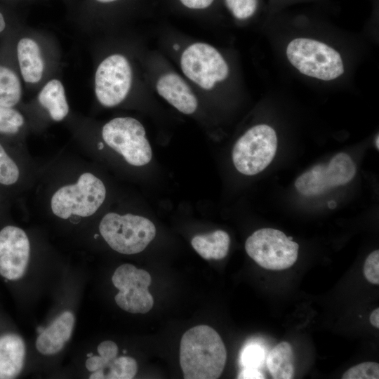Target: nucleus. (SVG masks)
Instances as JSON below:
<instances>
[{
	"label": "nucleus",
	"instance_id": "obj_1",
	"mask_svg": "<svg viewBox=\"0 0 379 379\" xmlns=\"http://www.w3.org/2000/svg\"><path fill=\"white\" fill-rule=\"evenodd\" d=\"M51 164L41 187V208L56 219L77 222L88 219L104 206L107 189L102 178L86 161Z\"/></svg>",
	"mask_w": 379,
	"mask_h": 379
},
{
	"label": "nucleus",
	"instance_id": "obj_2",
	"mask_svg": "<svg viewBox=\"0 0 379 379\" xmlns=\"http://www.w3.org/2000/svg\"><path fill=\"white\" fill-rule=\"evenodd\" d=\"M13 50L27 92L36 93L59 73L62 54L58 41L51 33L21 24L15 32Z\"/></svg>",
	"mask_w": 379,
	"mask_h": 379
},
{
	"label": "nucleus",
	"instance_id": "obj_3",
	"mask_svg": "<svg viewBox=\"0 0 379 379\" xmlns=\"http://www.w3.org/2000/svg\"><path fill=\"white\" fill-rule=\"evenodd\" d=\"M226 359L223 341L211 327L199 325L183 334L180 346V364L184 378H218Z\"/></svg>",
	"mask_w": 379,
	"mask_h": 379
},
{
	"label": "nucleus",
	"instance_id": "obj_4",
	"mask_svg": "<svg viewBox=\"0 0 379 379\" xmlns=\"http://www.w3.org/2000/svg\"><path fill=\"white\" fill-rule=\"evenodd\" d=\"M96 148L108 147L128 165L141 167L150 162L152 150L143 125L131 117H114L100 128Z\"/></svg>",
	"mask_w": 379,
	"mask_h": 379
},
{
	"label": "nucleus",
	"instance_id": "obj_5",
	"mask_svg": "<svg viewBox=\"0 0 379 379\" xmlns=\"http://www.w3.org/2000/svg\"><path fill=\"white\" fill-rule=\"evenodd\" d=\"M98 230L112 250L126 255L142 251L156 235V227L150 220L131 213H105L99 222Z\"/></svg>",
	"mask_w": 379,
	"mask_h": 379
},
{
	"label": "nucleus",
	"instance_id": "obj_6",
	"mask_svg": "<svg viewBox=\"0 0 379 379\" xmlns=\"http://www.w3.org/2000/svg\"><path fill=\"white\" fill-rule=\"evenodd\" d=\"M134 73L129 58L121 52H112L98 61L93 76L96 100L104 107L122 104L133 88Z\"/></svg>",
	"mask_w": 379,
	"mask_h": 379
},
{
	"label": "nucleus",
	"instance_id": "obj_7",
	"mask_svg": "<svg viewBox=\"0 0 379 379\" xmlns=\"http://www.w3.org/2000/svg\"><path fill=\"white\" fill-rule=\"evenodd\" d=\"M286 55L294 67L310 77L331 81L344 73L340 53L317 40L307 38L292 40L287 46Z\"/></svg>",
	"mask_w": 379,
	"mask_h": 379
},
{
	"label": "nucleus",
	"instance_id": "obj_8",
	"mask_svg": "<svg viewBox=\"0 0 379 379\" xmlns=\"http://www.w3.org/2000/svg\"><path fill=\"white\" fill-rule=\"evenodd\" d=\"M277 148L275 131L266 124L256 125L249 128L234 144L232 161L239 173L254 175L271 163Z\"/></svg>",
	"mask_w": 379,
	"mask_h": 379
},
{
	"label": "nucleus",
	"instance_id": "obj_9",
	"mask_svg": "<svg viewBox=\"0 0 379 379\" xmlns=\"http://www.w3.org/2000/svg\"><path fill=\"white\" fill-rule=\"evenodd\" d=\"M298 248L292 237L273 228L256 230L245 243L247 254L260 267L271 270L291 267L297 260Z\"/></svg>",
	"mask_w": 379,
	"mask_h": 379
},
{
	"label": "nucleus",
	"instance_id": "obj_10",
	"mask_svg": "<svg viewBox=\"0 0 379 379\" xmlns=\"http://www.w3.org/2000/svg\"><path fill=\"white\" fill-rule=\"evenodd\" d=\"M180 63L185 76L204 90H211L229 74L228 65L221 53L204 42L188 46L182 53Z\"/></svg>",
	"mask_w": 379,
	"mask_h": 379
},
{
	"label": "nucleus",
	"instance_id": "obj_11",
	"mask_svg": "<svg viewBox=\"0 0 379 379\" xmlns=\"http://www.w3.org/2000/svg\"><path fill=\"white\" fill-rule=\"evenodd\" d=\"M20 109L31 129L41 128L49 122L58 123L70 116V107L62 80L53 77L45 82L28 102Z\"/></svg>",
	"mask_w": 379,
	"mask_h": 379
},
{
	"label": "nucleus",
	"instance_id": "obj_12",
	"mask_svg": "<svg viewBox=\"0 0 379 379\" xmlns=\"http://www.w3.org/2000/svg\"><path fill=\"white\" fill-rule=\"evenodd\" d=\"M37 173L25 145L0 138V190L4 193L13 201L30 187Z\"/></svg>",
	"mask_w": 379,
	"mask_h": 379
},
{
	"label": "nucleus",
	"instance_id": "obj_13",
	"mask_svg": "<svg viewBox=\"0 0 379 379\" xmlns=\"http://www.w3.org/2000/svg\"><path fill=\"white\" fill-rule=\"evenodd\" d=\"M112 281L119 291L115 302L123 310L145 314L152 308L154 300L148 290L152 278L147 271L129 263L123 264L114 271Z\"/></svg>",
	"mask_w": 379,
	"mask_h": 379
},
{
	"label": "nucleus",
	"instance_id": "obj_14",
	"mask_svg": "<svg viewBox=\"0 0 379 379\" xmlns=\"http://www.w3.org/2000/svg\"><path fill=\"white\" fill-rule=\"evenodd\" d=\"M31 253L29 236L22 227L0 222V277L8 282H16L25 275Z\"/></svg>",
	"mask_w": 379,
	"mask_h": 379
},
{
	"label": "nucleus",
	"instance_id": "obj_15",
	"mask_svg": "<svg viewBox=\"0 0 379 379\" xmlns=\"http://www.w3.org/2000/svg\"><path fill=\"white\" fill-rule=\"evenodd\" d=\"M17 27L0 40V105L20 108L25 89L13 50Z\"/></svg>",
	"mask_w": 379,
	"mask_h": 379
},
{
	"label": "nucleus",
	"instance_id": "obj_16",
	"mask_svg": "<svg viewBox=\"0 0 379 379\" xmlns=\"http://www.w3.org/2000/svg\"><path fill=\"white\" fill-rule=\"evenodd\" d=\"M356 173L352 158L344 152L335 155L327 164H317L307 171L305 182L314 195L321 194L330 188L350 182Z\"/></svg>",
	"mask_w": 379,
	"mask_h": 379
},
{
	"label": "nucleus",
	"instance_id": "obj_17",
	"mask_svg": "<svg viewBox=\"0 0 379 379\" xmlns=\"http://www.w3.org/2000/svg\"><path fill=\"white\" fill-rule=\"evenodd\" d=\"M156 89L162 98L184 114H192L198 107V100L192 88L175 72L160 76L156 83Z\"/></svg>",
	"mask_w": 379,
	"mask_h": 379
},
{
	"label": "nucleus",
	"instance_id": "obj_18",
	"mask_svg": "<svg viewBox=\"0 0 379 379\" xmlns=\"http://www.w3.org/2000/svg\"><path fill=\"white\" fill-rule=\"evenodd\" d=\"M26 345L18 333L0 330V379H13L20 375L25 361Z\"/></svg>",
	"mask_w": 379,
	"mask_h": 379
},
{
	"label": "nucleus",
	"instance_id": "obj_19",
	"mask_svg": "<svg viewBox=\"0 0 379 379\" xmlns=\"http://www.w3.org/2000/svg\"><path fill=\"white\" fill-rule=\"evenodd\" d=\"M74 323L72 312L60 314L36 338L35 345L38 352L44 355L60 352L70 339Z\"/></svg>",
	"mask_w": 379,
	"mask_h": 379
},
{
	"label": "nucleus",
	"instance_id": "obj_20",
	"mask_svg": "<svg viewBox=\"0 0 379 379\" xmlns=\"http://www.w3.org/2000/svg\"><path fill=\"white\" fill-rule=\"evenodd\" d=\"M30 131L27 118L20 108L0 105V138L25 145Z\"/></svg>",
	"mask_w": 379,
	"mask_h": 379
},
{
	"label": "nucleus",
	"instance_id": "obj_21",
	"mask_svg": "<svg viewBox=\"0 0 379 379\" xmlns=\"http://www.w3.org/2000/svg\"><path fill=\"white\" fill-rule=\"evenodd\" d=\"M193 248L206 260L224 258L230 244L229 234L221 230L194 236L191 240Z\"/></svg>",
	"mask_w": 379,
	"mask_h": 379
},
{
	"label": "nucleus",
	"instance_id": "obj_22",
	"mask_svg": "<svg viewBox=\"0 0 379 379\" xmlns=\"http://www.w3.org/2000/svg\"><path fill=\"white\" fill-rule=\"evenodd\" d=\"M266 364L272 378H293L294 365L291 345L285 341L277 345L268 354Z\"/></svg>",
	"mask_w": 379,
	"mask_h": 379
},
{
	"label": "nucleus",
	"instance_id": "obj_23",
	"mask_svg": "<svg viewBox=\"0 0 379 379\" xmlns=\"http://www.w3.org/2000/svg\"><path fill=\"white\" fill-rule=\"evenodd\" d=\"M138 371L136 361L130 357H116L102 371L92 372L91 379H131Z\"/></svg>",
	"mask_w": 379,
	"mask_h": 379
},
{
	"label": "nucleus",
	"instance_id": "obj_24",
	"mask_svg": "<svg viewBox=\"0 0 379 379\" xmlns=\"http://www.w3.org/2000/svg\"><path fill=\"white\" fill-rule=\"evenodd\" d=\"M99 355L90 356L86 361V367L91 371H102L118 354V347L112 340L100 343L98 347Z\"/></svg>",
	"mask_w": 379,
	"mask_h": 379
},
{
	"label": "nucleus",
	"instance_id": "obj_25",
	"mask_svg": "<svg viewBox=\"0 0 379 379\" xmlns=\"http://www.w3.org/2000/svg\"><path fill=\"white\" fill-rule=\"evenodd\" d=\"M343 379H378L379 378V364L367 361L357 364L347 370Z\"/></svg>",
	"mask_w": 379,
	"mask_h": 379
},
{
	"label": "nucleus",
	"instance_id": "obj_26",
	"mask_svg": "<svg viewBox=\"0 0 379 379\" xmlns=\"http://www.w3.org/2000/svg\"><path fill=\"white\" fill-rule=\"evenodd\" d=\"M265 359V350L257 344H250L245 347L240 356V363L243 368L258 369L262 366Z\"/></svg>",
	"mask_w": 379,
	"mask_h": 379
},
{
	"label": "nucleus",
	"instance_id": "obj_27",
	"mask_svg": "<svg viewBox=\"0 0 379 379\" xmlns=\"http://www.w3.org/2000/svg\"><path fill=\"white\" fill-rule=\"evenodd\" d=\"M225 4L237 19L244 20L253 15L258 0H225Z\"/></svg>",
	"mask_w": 379,
	"mask_h": 379
},
{
	"label": "nucleus",
	"instance_id": "obj_28",
	"mask_svg": "<svg viewBox=\"0 0 379 379\" xmlns=\"http://www.w3.org/2000/svg\"><path fill=\"white\" fill-rule=\"evenodd\" d=\"M364 274L370 283L379 284V251L375 250L366 258L364 265Z\"/></svg>",
	"mask_w": 379,
	"mask_h": 379
},
{
	"label": "nucleus",
	"instance_id": "obj_29",
	"mask_svg": "<svg viewBox=\"0 0 379 379\" xmlns=\"http://www.w3.org/2000/svg\"><path fill=\"white\" fill-rule=\"evenodd\" d=\"M20 25L21 23L0 8V40Z\"/></svg>",
	"mask_w": 379,
	"mask_h": 379
},
{
	"label": "nucleus",
	"instance_id": "obj_30",
	"mask_svg": "<svg viewBox=\"0 0 379 379\" xmlns=\"http://www.w3.org/2000/svg\"><path fill=\"white\" fill-rule=\"evenodd\" d=\"M12 200L0 190V222L8 219Z\"/></svg>",
	"mask_w": 379,
	"mask_h": 379
},
{
	"label": "nucleus",
	"instance_id": "obj_31",
	"mask_svg": "<svg viewBox=\"0 0 379 379\" xmlns=\"http://www.w3.org/2000/svg\"><path fill=\"white\" fill-rule=\"evenodd\" d=\"M214 0H180L182 5L191 9H204L211 5Z\"/></svg>",
	"mask_w": 379,
	"mask_h": 379
},
{
	"label": "nucleus",
	"instance_id": "obj_32",
	"mask_svg": "<svg viewBox=\"0 0 379 379\" xmlns=\"http://www.w3.org/2000/svg\"><path fill=\"white\" fill-rule=\"evenodd\" d=\"M237 378L241 379H263L265 375L257 368H244L238 375Z\"/></svg>",
	"mask_w": 379,
	"mask_h": 379
},
{
	"label": "nucleus",
	"instance_id": "obj_33",
	"mask_svg": "<svg viewBox=\"0 0 379 379\" xmlns=\"http://www.w3.org/2000/svg\"><path fill=\"white\" fill-rule=\"evenodd\" d=\"M370 322L375 328H379V308L375 309L370 315Z\"/></svg>",
	"mask_w": 379,
	"mask_h": 379
},
{
	"label": "nucleus",
	"instance_id": "obj_34",
	"mask_svg": "<svg viewBox=\"0 0 379 379\" xmlns=\"http://www.w3.org/2000/svg\"><path fill=\"white\" fill-rule=\"evenodd\" d=\"M91 4H98V5H105V4H109L114 2H117L119 0H88Z\"/></svg>",
	"mask_w": 379,
	"mask_h": 379
},
{
	"label": "nucleus",
	"instance_id": "obj_35",
	"mask_svg": "<svg viewBox=\"0 0 379 379\" xmlns=\"http://www.w3.org/2000/svg\"><path fill=\"white\" fill-rule=\"evenodd\" d=\"M379 137H378V135H377L376 138H375V147L376 148L378 149H379Z\"/></svg>",
	"mask_w": 379,
	"mask_h": 379
}]
</instances>
